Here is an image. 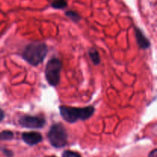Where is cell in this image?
<instances>
[{
    "label": "cell",
    "instance_id": "cell-15",
    "mask_svg": "<svg viewBox=\"0 0 157 157\" xmlns=\"http://www.w3.org/2000/svg\"><path fill=\"white\" fill-rule=\"evenodd\" d=\"M4 118H5V113H4V111L2 110L1 107H0V122H1V121H2Z\"/></svg>",
    "mask_w": 157,
    "mask_h": 157
},
{
    "label": "cell",
    "instance_id": "cell-13",
    "mask_svg": "<svg viewBox=\"0 0 157 157\" xmlns=\"http://www.w3.org/2000/svg\"><path fill=\"white\" fill-rule=\"evenodd\" d=\"M1 150L3 153V154H4L6 157H12L14 156V153L12 150H8V149L6 148H1Z\"/></svg>",
    "mask_w": 157,
    "mask_h": 157
},
{
    "label": "cell",
    "instance_id": "cell-11",
    "mask_svg": "<svg viewBox=\"0 0 157 157\" xmlns=\"http://www.w3.org/2000/svg\"><path fill=\"white\" fill-rule=\"evenodd\" d=\"M65 14L68 18H70L72 21H75V22H78V21H79L80 19H81L80 15H78L77 12H73V11H69V12H66Z\"/></svg>",
    "mask_w": 157,
    "mask_h": 157
},
{
    "label": "cell",
    "instance_id": "cell-16",
    "mask_svg": "<svg viewBox=\"0 0 157 157\" xmlns=\"http://www.w3.org/2000/svg\"><path fill=\"white\" fill-rule=\"evenodd\" d=\"M47 157H57V156H47Z\"/></svg>",
    "mask_w": 157,
    "mask_h": 157
},
{
    "label": "cell",
    "instance_id": "cell-8",
    "mask_svg": "<svg viewBox=\"0 0 157 157\" xmlns=\"http://www.w3.org/2000/svg\"><path fill=\"white\" fill-rule=\"evenodd\" d=\"M89 56H90V59H91V61H93V63L95 65L100 64V62H101V58H100L99 53H98V52L96 49L90 48L89 50Z\"/></svg>",
    "mask_w": 157,
    "mask_h": 157
},
{
    "label": "cell",
    "instance_id": "cell-1",
    "mask_svg": "<svg viewBox=\"0 0 157 157\" xmlns=\"http://www.w3.org/2000/svg\"><path fill=\"white\" fill-rule=\"evenodd\" d=\"M61 117L70 124L78 121H86L89 119L95 111L94 107L88 106L85 107H72L67 106H61L59 107Z\"/></svg>",
    "mask_w": 157,
    "mask_h": 157
},
{
    "label": "cell",
    "instance_id": "cell-3",
    "mask_svg": "<svg viewBox=\"0 0 157 157\" xmlns=\"http://www.w3.org/2000/svg\"><path fill=\"white\" fill-rule=\"evenodd\" d=\"M48 139L53 147L61 149L67 144V133L61 124H55L51 127L48 133Z\"/></svg>",
    "mask_w": 157,
    "mask_h": 157
},
{
    "label": "cell",
    "instance_id": "cell-5",
    "mask_svg": "<svg viewBox=\"0 0 157 157\" xmlns=\"http://www.w3.org/2000/svg\"><path fill=\"white\" fill-rule=\"evenodd\" d=\"M20 125L25 128L40 129L45 125V119L42 117L23 116L18 121Z\"/></svg>",
    "mask_w": 157,
    "mask_h": 157
},
{
    "label": "cell",
    "instance_id": "cell-9",
    "mask_svg": "<svg viewBox=\"0 0 157 157\" xmlns=\"http://www.w3.org/2000/svg\"><path fill=\"white\" fill-rule=\"evenodd\" d=\"M14 138V134L10 130H3L0 133V140H12Z\"/></svg>",
    "mask_w": 157,
    "mask_h": 157
},
{
    "label": "cell",
    "instance_id": "cell-6",
    "mask_svg": "<svg viewBox=\"0 0 157 157\" xmlns=\"http://www.w3.org/2000/svg\"><path fill=\"white\" fill-rule=\"evenodd\" d=\"M21 139L25 144L33 147L43 140V136L38 132H25L21 134Z\"/></svg>",
    "mask_w": 157,
    "mask_h": 157
},
{
    "label": "cell",
    "instance_id": "cell-12",
    "mask_svg": "<svg viewBox=\"0 0 157 157\" xmlns=\"http://www.w3.org/2000/svg\"><path fill=\"white\" fill-rule=\"evenodd\" d=\"M62 157H82L81 154L71 150H65L63 152Z\"/></svg>",
    "mask_w": 157,
    "mask_h": 157
},
{
    "label": "cell",
    "instance_id": "cell-10",
    "mask_svg": "<svg viewBox=\"0 0 157 157\" xmlns=\"http://www.w3.org/2000/svg\"><path fill=\"white\" fill-rule=\"evenodd\" d=\"M52 6L57 9H64L67 6V1L66 0H54L52 3Z\"/></svg>",
    "mask_w": 157,
    "mask_h": 157
},
{
    "label": "cell",
    "instance_id": "cell-7",
    "mask_svg": "<svg viewBox=\"0 0 157 157\" xmlns=\"http://www.w3.org/2000/svg\"><path fill=\"white\" fill-rule=\"evenodd\" d=\"M135 35H136L137 44L140 48L147 49L150 47V41H149L148 38L145 36L144 32H143L140 29H138V28H136V29H135Z\"/></svg>",
    "mask_w": 157,
    "mask_h": 157
},
{
    "label": "cell",
    "instance_id": "cell-4",
    "mask_svg": "<svg viewBox=\"0 0 157 157\" xmlns=\"http://www.w3.org/2000/svg\"><path fill=\"white\" fill-rule=\"evenodd\" d=\"M61 67V61L56 58L50 59L46 64L45 78L51 86L55 87L59 84Z\"/></svg>",
    "mask_w": 157,
    "mask_h": 157
},
{
    "label": "cell",
    "instance_id": "cell-14",
    "mask_svg": "<svg viewBox=\"0 0 157 157\" xmlns=\"http://www.w3.org/2000/svg\"><path fill=\"white\" fill-rule=\"evenodd\" d=\"M148 157H157V150L154 149L153 150H152L150 153H149Z\"/></svg>",
    "mask_w": 157,
    "mask_h": 157
},
{
    "label": "cell",
    "instance_id": "cell-2",
    "mask_svg": "<svg viewBox=\"0 0 157 157\" xmlns=\"http://www.w3.org/2000/svg\"><path fill=\"white\" fill-rule=\"evenodd\" d=\"M47 53L48 47L46 44L35 41L26 46L23 51L22 58L31 65L37 66L43 62Z\"/></svg>",
    "mask_w": 157,
    "mask_h": 157
}]
</instances>
